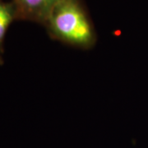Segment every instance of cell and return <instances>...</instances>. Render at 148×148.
I'll list each match as a JSON object with an SVG mask.
<instances>
[{
    "label": "cell",
    "instance_id": "cell-1",
    "mask_svg": "<svg viewBox=\"0 0 148 148\" xmlns=\"http://www.w3.org/2000/svg\"><path fill=\"white\" fill-rule=\"evenodd\" d=\"M54 40L82 49L95 45V29L79 0H61L45 25Z\"/></svg>",
    "mask_w": 148,
    "mask_h": 148
},
{
    "label": "cell",
    "instance_id": "cell-2",
    "mask_svg": "<svg viewBox=\"0 0 148 148\" xmlns=\"http://www.w3.org/2000/svg\"><path fill=\"white\" fill-rule=\"evenodd\" d=\"M61 0H12L16 20H25L45 25L51 11Z\"/></svg>",
    "mask_w": 148,
    "mask_h": 148
},
{
    "label": "cell",
    "instance_id": "cell-4",
    "mask_svg": "<svg viewBox=\"0 0 148 148\" xmlns=\"http://www.w3.org/2000/svg\"><path fill=\"white\" fill-rule=\"evenodd\" d=\"M3 64V58L0 56V65H2Z\"/></svg>",
    "mask_w": 148,
    "mask_h": 148
},
{
    "label": "cell",
    "instance_id": "cell-3",
    "mask_svg": "<svg viewBox=\"0 0 148 148\" xmlns=\"http://www.w3.org/2000/svg\"><path fill=\"white\" fill-rule=\"evenodd\" d=\"M12 13H16L15 8L12 3H6L0 0V21Z\"/></svg>",
    "mask_w": 148,
    "mask_h": 148
}]
</instances>
